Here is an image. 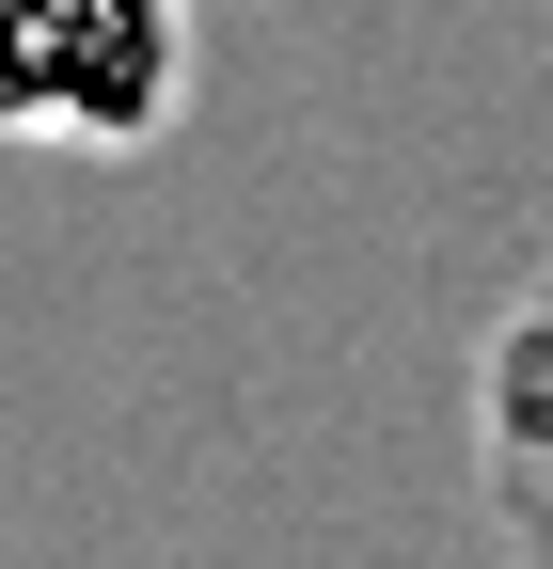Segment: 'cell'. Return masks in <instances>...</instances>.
Instances as JSON below:
<instances>
[{"instance_id":"1","label":"cell","mask_w":553,"mask_h":569,"mask_svg":"<svg viewBox=\"0 0 553 569\" xmlns=\"http://www.w3.org/2000/svg\"><path fill=\"white\" fill-rule=\"evenodd\" d=\"M190 111V0H0V142L143 159Z\"/></svg>"}]
</instances>
